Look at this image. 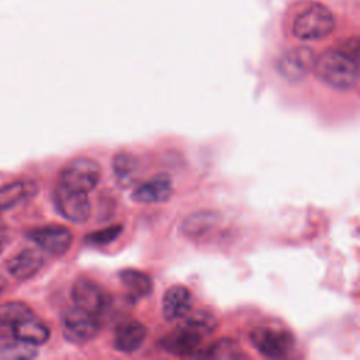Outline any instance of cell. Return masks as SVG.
Listing matches in <instances>:
<instances>
[{"label":"cell","instance_id":"1","mask_svg":"<svg viewBox=\"0 0 360 360\" xmlns=\"http://www.w3.org/2000/svg\"><path fill=\"white\" fill-rule=\"evenodd\" d=\"M316 77L335 90H350L359 76L356 59L345 51H326L315 59L314 69Z\"/></svg>","mask_w":360,"mask_h":360},{"label":"cell","instance_id":"2","mask_svg":"<svg viewBox=\"0 0 360 360\" xmlns=\"http://www.w3.org/2000/svg\"><path fill=\"white\" fill-rule=\"evenodd\" d=\"M336 28L333 13L323 4L315 3L304 8L292 21L291 32L301 41H319Z\"/></svg>","mask_w":360,"mask_h":360},{"label":"cell","instance_id":"3","mask_svg":"<svg viewBox=\"0 0 360 360\" xmlns=\"http://www.w3.org/2000/svg\"><path fill=\"white\" fill-rule=\"evenodd\" d=\"M250 342L264 357L281 359L294 349V336L283 326H257L250 332Z\"/></svg>","mask_w":360,"mask_h":360},{"label":"cell","instance_id":"4","mask_svg":"<svg viewBox=\"0 0 360 360\" xmlns=\"http://www.w3.org/2000/svg\"><path fill=\"white\" fill-rule=\"evenodd\" d=\"M101 177L100 165L90 158L70 160L59 174V183L83 193H89L98 184Z\"/></svg>","mask_w":360,"mask_h":360},{"label":"cell","instance_id":"5","mask_svg":"<svg viewBox=\"0 0 360 360\" xmlns=\"http://www.w3.org/2000/svg\"><path fill=\"white\" fill-rule=\"evenodd\" d=\"M62 329L69 342L82 345L97 336L100 332V322L96 315H91L75 305L63 312Z\"/></svg>","mask_w":360,"mask_h":360},{"label":"cell","instance_id":"6","mask_svg":"<svg viewBox=\"0 0 360 360\" xmlns=\"http://www.w3.org/2000/svg\"><path fill=\"white\" fill-rule=\"evenodd\" d=\"M55 207L59 214L70 222L83 224L90 218V200L87 193L58 184L53 191Z\"/></svg>","mask_w":360,"mask_h":360},{"label":"cell","instance_id":"7","mask_svg":"<svg viewBox=\"0 0 360 360\" xmlns=\"http://www.w3.org/2000/svg\"><path fill=\"white\" fill-rule=\"evenodd\" d=\"M72 300L76 307L91 315H101L111 304L110 294L96 281L80 278L72 287Z\"/></svg>","mask_w":360,"mask_h":360},{"label":"cell","instance_id":"8","mask_svg":"<svg viewBox=\"0 0 360 360\" xmlns=\"http://www.w3.org/2000/svg\"><path fill=\"white\" fill-rule=\"evenodd\" d=\"M315 59V53L311 48L298 46L290 49L278 59L277 70L285 80L297 83L312 72Z\"/></svg>","mask_w":360,"mask_h":360},{"label":"cell","instance_id":"9","mask_svg":"<svg viewBox=\"0 0 360 360\" xmlns=\"http://www.w3.org/2000/svg\"><path fill=\"white\" fill-rule=\"evenodd\" d=\"M28 238L34 240L42 250L53 256L65 255L73 242L72 232L68 228L59 225H48L31 229L28 232Z\"/></svg>","mask_w":360,"mask_h":360},{"label":"cell","instance_id":"10","mask_svg":"<svg viewBox=\"0 0 360 360\" xmlns=\"http://www.w3.org/2000/svg\"><path fill=\"white\" fill-rule=\"evenodd\" d=\"M205 338L202 335H200L195 329H193L190 325L183 322L181 326L165 335L160 339L159 346L162 347V350L170 354L188 356L200 346V343Z\"/></svg>","mask_w":360,"mask_h":360},{"label":"cell","instance_id":"11","mask_svg":"<svg viewBox=\"0 0 360 360\" xmlns=\"http://www.w3.org/2000/svg\"><path fill=\"white\" fill-rule=\"evenodd\" d=\"M172 194L173 183L170 176L167 173H159L139 184L132 193V200L139 204H160L167 201Z\"/></svg>","mask_w":360,"mask_h":360},{"label":"cell","instance_id":"12","mask_svg":"<svg viewBox=\"0 0 360 360\" xmlns=\"http://www.w3.org/2000/svg\"><path fill=\"white\" fill-rule=\"evenodd\" d=\"M146 333H148L146 326L136 319H129V321L121 322L115 328L112 346L117 352L134 353L145 342Z\"/></svg>","mask_w":360,"mask_h":360},{"label":"cell","instance_id":"13","mask_svg":"<svg viewBox=\"0 0 360 360\" xmlns=\"http://www.w3.org/2000/svg\"><path fill=\"white\" fill-rule=\"evenodd\" d=\"M193 307V295L184 285H173L166 290L162 300V314L166 321L184 318Z\"/></svg>","mask_w":360,"mask_h":360},{"label":"cell","instance_id":"14","mask_svg":"<svg viewBox=\"0 0 360 360\" xmlns=\"http://www.w3.org/2000/svg\"><path fill=\"white\" fill-rule=\"evenodd\" d=\"M219 225V215L215 211H197L186 217L181 222V233L193 240L208 238Z\"/></svg>","mask_w":360,"mask_h":360},{"label":"cell","instance_id":"15","mask_svg":"<svg viewBox=\"0 0 360 360\" xmlns=\"http://www.w3.org/2000/svg\"><path fill=\"white\" fill-rule=\"evenodd\" d=\"M44 264V256L37 249H25L13 256L7 263L6 269L8 274L18 280L24 281L34 277Z\"/></svg>","mask_w":360,"mask_h":360},{"label":"cell","instance_id":"16","mask_svg":"<svg viewBox=\"0 0 360 360\" xmlns=\"http://www.w3.org/2000/svg\"><path fill=\"white\" fill-rule=\"evenodd\" d=\"M37 191L38 186L32 180H15L0 187V212L30 201Z\"/></svg>","mask_w":360,"mask_h":360},{"label":"cell","instance_id":"17","mask_svg":"<svg viewBox=\"0 0 360 360\" xmlns=\"http://www.w3.org/2000/svg\"><path fill=\"white\" fill-rule=\"evenodd\" d=\"M11 330H13V336L35 346L45 343L51 335L48 326L42 321L35 318L34 314L14 323L11 326Z\"/></svg>","mask_w":360,"mask_h":360},{"label":"cell","instance_id":"18","mask_svg":"<svg viewBox=\"0 0 360 360\" xmlns=\"http://www.w3.org/2000/svg\"><path fill=\"white\" fill-rule=\"evenodd\" d=\"M118 276L131 301L136 302L138 300L145 298L152 292V288H153L152 278L146 273L135 269H125V270H121Z\"/></svg>","mask_w":360,"mask_h":360},{"label":"cell","instance_id":"19","mask_svg":"<svg viewBox=\"0 0 360 360\" xmlns=\"http://www.w3.org/2000/svg\"><path fill=\"white\" fill-rule=\"evenodd\" d=\"M37 346L15 336L0 338V360H27L37 356Z\"/></svg>","mask_w":360,"mask_h":360},{"label":"cell","instance_id":"20","mask_svg":"<svg viewBox=\"0 0 360 360\" xmlns=\"http://www.w3.org/2000/svg\"><path fill=\"white\" fill-rule=\"evenodd\" d=\"M139 165L136 158L129 152H120L112 158V170L117 181L122 187H128L134 183Z\"/></svg>","mask_w":360,"mask_h":360},{"label":"cell","instance_id":"21","mask_svg":"<svg viewBox=\"0 0 360 360\" xmlns=\"http://www.w3.org/2000/svg\"><path fill=\"white\" fill-rule=\"evenodd\" d=\"M31 314V308L24 302H6L0 305V326H13L14 323Z\"/></svg>","mask_w":360,"mask_h":360},{"label":"cell","instance_id":"22","mask_svg":"<svg viewBox=\"0 0 360 360\" xmlns=\"http://www.w3.org/2000/svg\"><path fill=\"white\" fill-rule=\"evenodd\" d=\"M201 354L205 357H217V359H238L243 356L239 345L231 339H222L215 342Z\"/></svg>","mask_w":360,"mask_h":360},{"label":"cell","instance_id":"23","mask_svg":"<svg viewBox=\"0 0 360 360\" xmlns=\"http://www.w3.org/2000/svg\"><path fill=\"white\" fill-rule=\"evenodd\" d=\"M122 232V226L121 225H111L103 229H98L96 232H91L86 236V242L94 246H101V245H107L111 243L112 240H115Z\"/></svg>","mask_w":360,"mask_h":360},{"label":"cell","instance_id":"24","mask_svg":"<svg viewBox=\"0 0 360 360\" xmlns=\"http://www.w3.org/2000/svg\"><path fill=\"white\" fill-rule=\"evenodd\" d=\"M8 240V233H7V228L6 225L0 221V252L4 249L6 243Z\"/></svg>","mask_w":360,"mask_h":360},{"label":"cell","instance_id":"25","mask_svg":"<svg viewBox=\"0 0 360 360\" xmlns=\"http://www.w3.org/2000/svg\"><path fill=\"white\" fill-rule=\"evenodd\" d=\"M4 287H6V285H4V281H3V280H1V278H0V294H1V292H3V290H4Z\"/></svg>","mask_w":360,"mask_h":360}]
</instances>
